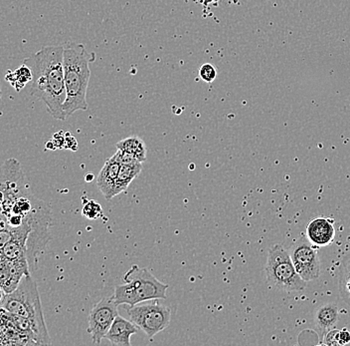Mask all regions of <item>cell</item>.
Wrapping results in <instances>:
<instances>
[{
	"instance_id": "1",
	"label": "cell",
	"mask_w": 350,
	"mask_h": 346,
	"mask_svg": "<svg viewBox=\"0 0 350 346\" xmlns=\"http://www.w3.org/2000/svg\"><path fill=\"white\" fill-rule=\"evenodd\" d=\"M32 70L30 95L42 101L48 113L57 120L65 121L64 48L50 45L23 61Z\"/></svg>"
},
{
	"instance_id": "2",
	"label": "cell",
	"mask_w": 350,
	"mask_h": 346,
	"mask_svg": "<svg viewBox=\"0 0 350 346\" xmlns=\"http://www.w3.org/2000/svg\"><path fill=\"white\" fill-rule=\"evenodd\" d=\"M65 119L77 111L88 109L87 91L91 78V55L82 43L67 42L64 46Z\"/></svg>"
},
{
	"instance_id": "3",
	"label": "cell",
	"mask_w": 350,
	"mask_h": 346,
	"mask_svg": "<svg viewBox=\"0 0 350 346\" xmlns=\"http://www.w3.org/2000/svg\"><path fill=\"white\" fill-rule=\"evenodd\" d=\"M0 308L6 312L23 317L31 323L37 345H52L44 319L38 288L31 275H25L16 290L5 295L0 302Z\"/></svg>"
},
{
	"instance_id": "4",
	"label": "cell",
	"mask_w": 350,
	"mask_h": 346,
	"mask_svg": "<svg viewBox=\"0 0 350 346\" xmlns=\"http://www.w3.org/2000/svg\"><path fill=\"white\" fill-rule=\"evenodd\" d=\"M265 273L268 284L282 291H301L306 282L295 271L290 253L281 245L271 247L267 258Z\"/></svg>"
},
{
	"instance_id": "5",
	"label": "cell",
	"mask_w": 350,
	"mask_h": 346,
	"mask_svg": "<svg viewBox=\"0 0 350 346\" xmlns=\"http://www.w3.org/2000/svg\"><path fill=\"white\" fill-rule=\"evenodd\" d=\"M131 323L142 330L148 338L165 330L172 319V310L168 306L159 304L157 299L146 304H137L126 310Z\"/></svg>"
},
{
	"instance_id": "6",
	"label": "cell",
	"mask_w": 350,
	"mask_h": 346,
	"mask_svg": "<svg viewBox=\"0 0 350 346\" xmlns=\"http://www.w3.org/2000/svg\"><path fill=\"white\" fill-rule=\"evenodd\" d=\"M135 288L141 302L166 299L168 284H163L152 275L148 269L133 264L122 277Z\"/></svg>"
},
{
	"instance_id": "7",
	"label": "cell",
	"mask_w": 350,
	"mask_h": 346,
	"mask_svg": "<svg viewBox=\"0 0 350 346\" xmlns=\"http://www.w3.org/2000/svg\"><path fill=\"white\" fill-rule=\"evenodd\" d=\"M290 256L295 271L306 282L319 279L321 275V262L317 249L308 238L301 236L293 245Z\"/></svg>"
},
{
	"instance_id": "8",
	"label": "cell",
	"mask_w": 350,
	"mask_h": 346,
	"mask_svg": "<svg viewBox=\"0 0 350 346\" xmlns=\"http://www.w3.org/2000/svg\"><path fill=\"white\" fill-rule=\"evenodd\" d=\"M118 306L113 297H105L92 308L89 315L88 332L91 334L92 341L95 345L102 343L116 317L119 315Z\"/></svg>"
},
{
	"instance_id": "9",
	"label": "cell",
	"mask_w": 350,
	"mask_h": 346,
	"mask_svg": "<svg viewBox=\"0 0 350 346\" xmlns=\"http://www.w3.org/2000/svg\"><path fill=\"white\" fill-rule=\"evenodd\" d=\"M29 275L31 269L26 258L10 260L0 257V286L6 295L16 290L21 280Z\"/></svg>"
},
{
	"instance_id": "10",
	"label": "cell",
	"mask_w": 350,
	"mask_h": 346,
	"mask_svg": "<svg viewBox=\"0 0 350 346\" xmlns=\"http://www.w3.org/2000/svg\"><path fill=\"white\" fill-rule=\"evenodd\" d=\"M306 238L314 246H329L336 238L334 221L323 217L310 221L306 227Z\"/></svg>"
},
{
	"instance_id": "11",
	"label": "cell",
	"mask_w": 350,
	"mask_h": 346,
	"mask_svg": "<svg viewBox=\"0 0 350 346\" xmlns=\"http://www.w3.org/2000/svg\"><path fill=\"white\" fill-rule=\"evenodd\" d=\"M139 332V328L131 321L118 315L105 338L113 345L131 346V336Z\"/></svg>"
},
{
	"instance_id": "12",
	"label": "cell",
	"mask_w": 350,
	"mask_h": 346,
	"mask_svg": "<svg viewBox=\"0 0 350 346\" xmlns=\"http://www.w3.org/2000/svg\"><path fill=\"white\" fill-rule=\"evenodd\" d=\"M120 168L119 162L113 158H109L105 163L104 167L98 173L97 186L106 200H111L113 198V190H115L116 180Z\"/></svg>"
},
{
	"instance_id": "13",
	"label": "cell",
	"mask_w": 350,
	"mask_h": 346,
	"mask_svg": "<svg viewBox=\"0 0 350 346\" xmlns=\"http://www.w3.org/2000/svg\"><path fill=\"white\" fill-rule=\"evenodd\" d=\"M338 321V304H327L321 306L314 315V324L319 338L323 339L325 335L334 328Z\"/></svg>"
},
{
	"instance_id": "14",
	"label": "cell",
	"mask_w": 350,
	"mask_h": 346,
	"mask_svg": "<svg viewBox=\"0 0 350 346\" xmlns=\"http://www.w3.org/2000/svg\"><path fill=\"white\" fill-rule=\"evenodd\" d=\"M142 170V163L135 164V165H120L119 174L116 180L113 197L118 196L120 193L128 189L131 182L141 174Z\"/></svg>"
},
{
	"instance_id": "15",
	"label": "cell",
	"mask_w": 350,
	"mask_h": 346,
	"mask_svg": "<svg viewBox=\"0 0 350 346\" xmlns=\"http://www.w3.org/2000/svg\"><path fill=\"white\" fill-rule=\"evenodd\" d=\"M32 78L31 68L24 63L15 70H8L5 75V80L16 92H21L28 83H31Z\"/></svg>"
},
{
	"instance_id": "16",
	"label": "cell",
	"mask_w": 350,
	"mask_h": 346,
	"mask_svg": "<svg viewBox=\"0 0 350 346\" xmlns=\"http://www.w3.org/2000/svg\"><path fill=\"white\" fill-rule=\"evenodd\" d=\"M116 146H117L118 150L126 151V152L135 155L142 163L146 160L148 149H146L144 142L139 137L126 138V139L118 142Z\"/></svg>"
},
{
	"instance_id": "17",
	"label": "cell",
	"mask_w": 350,
	"mask_h": 346,
	"mask_svg": "<svg viewBox=\"0 0 350 346\" xmlns=\"http://www.w3.org/2000/svg\"><path fill=\"white\" fill-rule=\"evenodd\" d=\"M113 297L118 306L126 304V306H133L139 304L137 291L129 282H124V284L116 286Z\"/></svg>"
},
{
	"instance_id": "18",
	"label": "cell",
	"mask_w": 350,
	"mask_h": 346,
	"mask_svg": "<svg viewBox=\"0 0 350 346\" xmlns=\"http://www.w3.org/2000/svg\"><path fill=\"white\" fill-rule=\"evenodd\" d=\"M339 291L343 301L350 306V253L345 256L341 264Z\"/></svg>"
},
{
	"instance_id": "19",
	"label": "cell",
	"mask_w": 350,
	"mask_h": 346,
	"mask_svg": "<svg viewBox=\"0 0 350 346\" xmlns=\"http://www.w3.org/2000/svg\"><path fill=\"white\" fill-rule=\"evenodd\" d=\"M83 216L89 220H97L103 214V208L97 201L90 200L84 203L82 211Z\"/></svg>"
},
{
	"instance_id": "20",
	"label": "cell",
	"mask_w": 350,
	"mask_h": 346,
	"mask_svg": "<svg viewBox=\"0 0 350 346\" xmlns=\"http://www.w3.org/2000/svg\"><path fill=\"white\" fill-rule=\"evenodd\" d=\"M199 76L204 82L212 83L217 77V69L211 63H205L199 69Z\"/></svg>"
},
{
	"instance_id": "21",
	"label": "cell",
	"mask_w": 350,
	"mask_h": 346,
	"mask_svg": "<svg viewBox=\"0 0 350 346\" xmlns=\"http://www.w3.org/2000/svg\"><path fill=\"white\" fill-rule=\"evenodd\" d=\"M111 158L119 162L120 165H135V164L142 163L135 155L122 150H118L117 153Z\"/></svg>"
},
{
	"instance_id": "22",
	"label": "cell",
	"mask_w": 350,
	"mask_h": 346,
	"mask_svg": "<svg viewBox=\"0 0 350 346\" xmlns=\"http://www.w3.org/2000/svg\"><path fill=\"white\" fill-rule=\"evenodd\" d=\"M339 332H340V330H330L329 332H328L327 334L325 335V337H323V345L329 346L339 345Z\"/></svg>"
},
{
	"instance_id": "23",
	"label": "cell",
	"mask_w": 350,
	"mask_h": 346,
	"mask_svg": "<svg viewBox=\"0 0 350 346\" xmlns=\"http://www.w3.org/2000/svg\"><path fill=\"white\" fill-rule=\"evenodd\" d=\"M350 343V332L347 328L339 332L338 343L339 345H345Z\"/></svg>"
},
{
	"instance_id": "24",
	"label": "cell",
	"mask_w": 350,
	"mask_h": 346,
	"mask_svg": "<svg viewBox=\"0 0 350 346\" xmlns=\"http://www.w3.org/2000/svg\"><path fill=\"white\" fill-rule=\"evenodd\" d=\"M6 293H4V291L2 290L1 286H0V302L2 301V299L5 297Z\"/></svg>"
},
{
	"instance_id": "25",
	"label": "cell",
	"mask_w": 350,
	"mask_h": 346,
	"mask_svg": "<svg viewBox=\"0 0 350 346\" xmlns=\"http://www.w3.org/2000/svg\"><path fill=\"white\" fill-rule=\"evenodd\" d=\"M2 99V92H1V87H0V101Z\"/></svg>"
}]
</instances>
